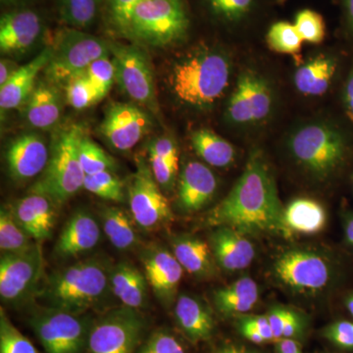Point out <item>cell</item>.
<instances>
[{"label":"cell","instance_id":"obj_1","mask_svg":"<svg viewBox=\"0 0 353 353\" xmlns=\"http://www.w3.org/2000/svg\"><path fill=\"white\" fill-rule=\"evenodd\" d=\"M275 179L263 153L253 150L243 175L208 216L212 226L246 234L287 233Z\"/></svg>","mask_w":353,"mask_h":353},{"label":"cell","instance_id":"obj_2","mask_svg":"<svg viewBox=\"0 0 353 353\" xmlns=\"http://www.w3.org/2000/svg\"><path fill=\"white\" fill-rule=\"evenodd\" d=\"M231 61L224 51L201 46L172 67L169 83L179 101L205 110L219 101L229 87Z\"/></svg>","mask_w":353,"mask_h":353},{"label":"cell","instance_id":"obj_3","mask_svg":"<svg viewBox=\"0 0 353 353\" xmlns=\"http://www.w3.org/2000/svg\"><path fill=\"white\" fill-rule=\"evenodd\" d=\"M110 273L101 260L79 261L53 273L39 290L38 297L50 307L83 314L108 297Z\"/></svg>","mask_w":353,"mask_h":353},{"label":"cell","instance_id":"obj_4","mask_svg":"<svg viewBox=\"0 0 353 353\" xmlns=\"http://www.w3.org/2000/svg\"><path fill=\"white\" fill-rule=\"evenodd\" d=\"M85 134V128L80 124H69L55 132L50 159L31 188L32 194H44L60 206L83 189L85 174L79 157V145Z\"/></svg>","mask_w":353,"mask_h":353},{"label":"cell","instance_id":"obj_5","mask_svg":"<svg viewBox=\"0 0 353 353\" xmlns=\"http://www.w3.org/2000/svg\"><path fill=\"white\" fill-rule=\"evenodd\" d=\"M189 27L183 0H143L132 11L123 37L164 48L183 41Z\"/></svg>","mask_w":353,"mask_h":353},{"label":"cell","instance_id":"obj_6","mask_svg":"<svg viewBox=\"0 0 353 353\" xmlns=\"http://www.w3.org/2000/svg\"><path fill=\"white\" fill-rule=\"evenodd\" d=\"M290 154L304 170L319 180L333 176L347 157L345 137L325 123H310L290 136Z\"/></svg>","mask_w":353,"mask_h":353},{"label":"cell","instance_id":"obj_7","mask_svg":"<svg viewBox=\"0 0 353 353\" xmlns=\"http://www.w3.org/2000/svg\"><path fill=\"white\" fill-rule=\"evenodd\" d=\"M50 48L51 57L44 75L58 87H66L95 60L111 55L109 41L69 27L57 32Z\"/></svg>","mask_w":353,"mask_h":353},{"label":"cell","instance_id":"obj_8","mask_svg":"<svg viewBox=\"0 0 353 353\" xmlns=\"http://www.w3.org/2000/svg\"><path fill=\"white\" fill-rule=\"evenodd\" d=\"M30 324L46 353H87L92 324L82 314L48 306L34 311Z\"/></svg>","mask_w":353,"mask_h":353},{"label":"cell","instance_id":"obj_9","mask_svg":"<svg viewBox=\"0 0 353 353\" xmlns=\"http://www.w3.org/2000/svg\"><path fill=\"white\" fill-rule=\"evenodd\" d=\"M146 322L137 309L123 306L92 323L87 353H134L143 339Z\"/></svg>","mask_w":353,"mask_h":353},{"label":"cell","instance_id":"obj_10","mask_svg":"<svg viewBox=\"0 0 353 353\" xmlns=\"http://www.w3.org/2000/svg\"><path fill=\"white\" fill-rule=\"evenodd\" d=\"M130 210L134 223L145 231H154L173 220L168 199L143 158L137 159V169L128 185Z\"/></svg>","mask_w":353,"mask_h":353},{"label":"cell","instance_id":"obj_11","mask_svg":"<svg viewBox=\"0 0 353 353\" xmlns=\"http://www.w3.org/2000/svg\"><path fill=\"white\" fill-rule=\"evenodd\" d=\"M115 81L132 101L157 112V90L150 61L137 46L109 41Z\"/></svg>","mask_w":353,"mask_h":353},{"label":"cell","instance_id":"obj_12","mask_svg":"<svg viewBox=\"0 0 353 353\" xmlns=\"http://www.w3.org/2000/svg\"><path fill=\"white\" fill-rule=\"evenodd\" d=\"M275 278L296 292H318L329 285L332 266L329 260L313 250L294 248L283 252L273 265Z\"/></svg>","mask_w":353,"mask_h":353},{"label":"cell","instance_id":"obj_13","mask_svg":"<svg viewBox=\"0 0 353 353\" xmlns=\"http://www.w3.org/2000/svg\"><path fill=\"white\" fill-rule=\"evenodd\" d=\"M44 273L41 243L27 252L1 254L0 296L6 303H21L38 290Z\"/></svg>","mask_w":353,"mask_h":353},{"label":"cell","instance_id":"obj_14","mask_svg":"<svg viewBox=\"0 0 353 353\" xmlns=\"http://www.w3.org/2000/svg\"><path fill=\"white\" fill-rule=\"evenodd\" d=\"M274 97L270 83L252 70L239 76L236 88L229 99L226 117L238 126L263 122L273 110Z\"/></svg>","mask_w":353,"mask_h":353},{"label":"cell","instance_id":"obj_15","mask_svg":"<svg viewBox=\"0 0 353 353\" xmlns=\"http://www.w3.org/2000/svg\"><path fill=\"white\" fill-rule=\"evenodd\" d=\"M152 126L148 114L132 103H113L108 108L99 132L118 152H129Z\"/></svg>","mask_w":353,"mask_h":353},{"label":"cell","instance_id":"obj_16","mask_svg":"<svg viewBox=\"0 0 353 353\" xmlns=\"http://www.w3.org/2000/svg\"><path fill=\"white\" fill-rule=\"evenodd\" d=\"M141 262L150 289L160 303L171 306L175 301L183 271L175 255L162 246L152 245L143 250Z\"/></svg>","mask_w":353,"mask_h":353},{"label":"cell","instance_id":"obj_17","mask_svg":"<svg viewBox=\"0 0 353 353\" xmlns=\"http://www.w3.org/2000/svg\"><path fill=\"white\" fill-rule=\"evenodd\" d=\"M41 16L31 9H15L0 19V50L19 53L29 50L43 34Z\"/></svg>","mask_w":353,"mask_h":353},{"label":"cell","instance_id":"obj_18","mask_svg":"<svg viewBox=\"0 0 353 353\" xmlns=\"http://www.w3.org/2000/svg\"><path fill=\"white\" fill-rule=\"evenodd\" d=\"M50 152L44 139L39 134L18 137L9 145L6 162L14 180L25 182L41 175L48 165Z\"/></svg>","mask_w":353,"mask_h":353},{"label":"cell","instance_id":"obj_19","mask_svg":"<svg viewBox=\"0 0 353 353\" xmlns=\"http://www.w3.org/2000/svg\"><path fill=\"white\" fill-rule=\"evenodd\" d=\"M218 181L206 165L190 161L181 172L178 187V206L183 213H194L212 201Z\"/></svg>","mask_w":353,"mask_h":353},{"label":"cell","instance_id":"obj_20","mask_svg":"<svg viewBox=\"0 0 353 353\" xmlns=\"http://www.w3.org/2000/svg\"><path fill=\"white\" fill-rule=\"evenodd\" d=\"M57 204L50 197L32 194L20 199L11 208L16 220L28 234L41 243L53 233L57 218Z\"/></svg>","mask_w":353,"mask_h":353},{"label":"cell","instance_id":"obj_21","mask_svg":"<svg viewBox=\"0 0 353 353\" xmlns=\"http://www.w3.org/2000/svg\"><path fill=\"white\" fill-rule=\"evenodd\" d=\"M211 250L216 263L229 272L243 270L255 259L254 245L246 234L232 229L220 226L211 234Z\"/></svg>","mask_w":353,"mask_h":353},{"label":"cell","instance_id":"obj_22","mask_svg":"<svg viewBox=\"0 0 353 353\" xmlns=\"http://www.w3.org/2000/svg\"><path fill=\"white\" fill-rule=\"evenodd\" d=\"M101 236V228L94 216L79 211L65 224L54 252L61 259L78 257L94 250L99 245Z\"/></svg>","mask_w":353,"mask_h":353},{"label":"cell","instance_id":"obj_23","mask_svg":"<svg viewBox=\"0 0 353 353\" xmlns=\"http://www.w3.org/2000/svg\"><path fill=\"white\" fill-rule=\"evenodd\" d=\"M62 110L63 101L59 87L46 79L39 81L26 102L25 115L29 124L36 129H50L61 118Z\"/></svg>","mask_w":353,"mask_h":353},{"label":"cell","instance_id":"obj_24","mask_svg":"<svg viewBox=\"0 0 353 353\" xmlns=\"http://www.w3.org/2000/svg\"><path fill=\"white\" fill-rule=\"evenodd\" d=\"M51 57V48H46L29 63L23 65L4 87L0 88V108L11 110L25 104L37 85L39 73Z\"/></svg>","mask_w":353,"mask_h":353},{"label":"cell","instance_id":"obj_25","mask_svg":"<svg viewBox=\"0 0 353 353\" xmlns=\"http://www.w3.org/2000/svg\"><path fill=\"white\" fill-rule=\"evenodd\" d=\"M171 245L179 263L190 275L199 279L214 275L216 261L208 243L196 236L180 234L172 239Z\"/></svg>","mask_w":353,"mask_h":353},{"label":"cell","instance_id":"obj_26","mask_svg":"<svg viewBox=\"0 0 353 353\" xmlns=\"http://www.w3.org/2000/svg\"><path fill=\"white\" fill-rule=\"evenodd\" d=\"M174 314L176 325L192 343L208 341L214 332L210 309L196 297L182 294L176 301Z\"/></svg>","mask_w":353,"mask_h":353},{"label":"cell","instance_id":"obj_27","mask_svg":"<svg viewBox=\"0 0 353 353\" xmlns=\"http://www.w3.org/2000/svg\"><path fill=\"white\" fill-rule=\"evenodd\" d=\"M111 292L123 305L132 309L145 307L148 285L145 274L128 262L116 265L110 273Z\"/></svg>","mask_w":353,"mask_h":353},{"label":"cell","instance_id":"obj_28","mask_svg":"<svg viewBox=\"0 0 353 353\" xmlns=\"http://www.w3.org/2000/svg\"><path fill=\"white\" fill-rule=\"evenodd\" d=\"M338 69V62L326 54L316 55L296 70L294 83L305 97H321L328 92Z\"/></svg>","mask_w":353,"mask_h":353},{"label":"cell","instance_id":"obj_29","mask_svg":"<svg viewBox=\"0 0 353 353\" xmlns=\"http://www.w3.org/2000/svg\"><path fill=\"white\" fill-rule=\"evenodd\" d=\"M259 299L257 283L250 277L240 278L226 287L216 290L213 301L225 316L240 315L252 310Z\"/></svg>","mask_w":353,"mask_h":353},{"label":"cell","instance_id":"obj_30","mask_svg":"<svg viewBox=\"0 0 353 353\" xmlns=\"http://www.w3.org/2000/svg\"><path fill=\"white\" fill-rule=\"evenodd\" d=\"M287 231L304 234L319 233L327 223V214L319 202L309 199H297L290 202L284 211Z\"/></svg>","mask_w":353,"mask_h":353},{"label":"cell","instance_id":"obj_31","mask_svg":"<svg viewBox=\"0 0 353 353\" xmlns=\"http://www.w3.org/2000/svg\"><path fill=\"white\" fill-rule=\"evenodd\" d=\"M190 143L196 154L210 166L226 168L236 159L234 146L211 130H196L190 136Z\"/></svg>","mask_w":353,"mask_h":353},{"label":"cell","instance_id":"obj_32","mask_svg":"<svg viewBox=\"0 0 353 353\" xmlns=\"http://www.w3.org/2000/svg\"><path fill=\"white\" fill-rule=\"evenodd\" d=\"M101 223L109 241L118 250H132L139 245V234L134 227L137 224L124 209L104 208L101 212Z\"/></svg>","mask_w":353,"mask_h":353},{"label":"cell","instance_id":"obj_33","mask_svg":"<svg viewBox=\"0 0 353 353\" xmlns=\"http://www.w3.org/2000/svg\"><path fill=\"white\" fill-rule=\"evenodd\" d=\"M104 0H60L59 17L67 27L85 30L94 24Z\"/></svg>","mask_w":353,"mask_h":353},{"label":"cell","instance_id":"obj_34","mask_svg":"<svg viewBox=\"0 0 353 353\" xmlns=\"http://www.w3.org/2000/svg\"><path fill=\"white\" fill-rule=\"evenodd\" d=\"M27 232L20 226L11 208L0 211V250L1 254H15L31 250L37 245Z\"/></svg>","mask_w":353,"mask_h":353},{"label":"cell","instance_id":"obj_35","mask_svg":"<svg viewBox=\"0 0 353 353\" xmlns=\"http://www.w3.org/2000/svg\"><path fill=\"white\" fill-rule=\"evenodd\" d=\"M266 41L271 50L290 55L297 54L303 43L296 26L285 21H280L271 26L267 32Z\"/></svg>","mask_w":353,"mask_h":353},{"label":"cell","instance_id":"obj_36","mask_svg":"<svg viewBox=\"0 0 353 353\" xmlns=\"http://www.w3.org/2000/svg\"><path fill=\"white\" fill-rule=\"evenodd\" d=\"M79 157L85 175H94L104 171H113L116 161L112 157L104 152L87 134L81 139L79 145Z\"/></svg>","mask_w":353,"mask_h":353},{"label":"cell","instance_id":"obj_37","mask_svg":"<svg viewBox=\"0 0 353 353\" xmlns=\"http://www.w3.org/2000/svg\"><path fill=\"white\" fill-rule=\"evenodd\" d=\"M266 316L273 330L275 341L296 338L303 333V316L292 309L276 306L271 308Z\"/></svg>","mask_w":353,"mask_h":353},{"label":"cell","instance_id":"obj_38","mask_svg":"<svg viewBox=\"0 0 353 353\" xmlns=\"http://www.w3.org/2000/svg\"><path fill=\"white\" fill-rule=\"evenodd\" d=\"M83 189L106 201H125L124 183L112 171L85 175Z\"/></svg>","mask_w":353,"mask_h":353},{"label":"cell","instance_id":"obj_39","mask_svg":"<svg viewBox=\"0 0 353 353\" xmlns=\"http://www.w3.org/2000/svg\"><path fill=\"white\" fill-rule=\"evenodd\" d=\"M0 353H39L32 341L21 333L0 309Z\"/></svg>","mask_w":353,"mask_h":353},{"label":"cell","instance_id":"obj_40","mask_svg":"<svg viewBox=\"0 0 353 353\" xmlns=\"http://www.w3.org/2000/svg\"><path fill=\"white\" fill-rule=\"evenodd\" d=\"M65 90L67 101L72 108L78 110L90 108L102 99L85 73L72 79L65 87Z\"/></svg>","mask_w":353,"mask_h":353},{"label":"cell","instance_id":"obj_41","mask_svg":"<svg viewBox=\"0 0 353 353\" xmlns=\"http://www.w3.org/2000/svg\"><path fill=\"white\" fill-rule=\"evenodd\" d=\"M294 26L303 41L320 43L326 36V25L319 13L310 9H304L296 14Z\"/></svg>","mask_w":353,"mask_h":353},{"label":"cell","instance_id":"obj_42","mask_svg":"<svg viewBox=\"0 0 353 353\" xmlns=\"http://www.w3.org/2000/svg\"><path fill=\"white\" fill-rule=\"evenodd\" d=\"M110 57L95 60L85 72V76L101 95V99L108 95L113 83L115 82V68Z\"/></svg>","mask_w":353,"mask_h":353},{"label":"cell","instance_id":"obj_43","mask_svg":"<svg viewBox=\"0 0 353 353\" xmlns=\"http://www.w3.org/2000/svg\"><path fill=\"white\" fill-rule=\"evenodd\" d=\"M143 0H104L103 11L114 32L124 36L131 14Z\"/></svg>","mask_w":353,"mask_h":353},{"label":"cell","instance_id":"obj_44","mask_svg":"<svg viewBox=\"0 0 353 353\" xmlns=\"http://www.w3.org/2000/svg\"><path fill=\"white\" fill-rule=\"evenodd\" d=\"M211 12L226 22H239L250 12L253 0H206Z\"/></svg>","mask_w":353,"mask_h":353},{"label":"cell","instance_id":"obj_45","mask_svg":"<svg viewBox=\"0 0 353 353\" xmlns=\"http://www.w3.org/2000/svg\"><path fill=\"white\" fill-rule=\"evenodd\" d=\"M138 353H185L180 341L173 334L164 330L150 334L148 341L141 345Z\"/></svg>","mask_w":353,"mask_h":353},{"label":"cell","instance_id":"obj_46","mask_svg":"<svg viewBox=\"0 0 353 353\" xmlns=\"http://www.w3.org/2000/svg\"><path fill=\"white\" fill-rule=\"evenodd\" d=\"M148 163L160 188L170 190L175 183L179 165L172 163L152 152H148Z\"/></svg>","mask_w":353,"mask_h":353},{"label":"cell","instance_id":"obj_47","mask_svg":"<svg viewBox=\"0 0 353 353\" xmlns=\"http://www.w3.org/2000/svg\"><path fill=\"white\" fill-rule=\"evenodd\" d=\"M323 334L336 347L353 350V323L345 320L334 322L324 330Z\"/></svg>","mask_w":353,"mask_h":353},{"label":"cell","instance_id":"obj_48","mask_svg":"<svg viewBox=\"0 0 353 353\" xmlns=\"http://www.w3.org/2000/svg\"><path fill=\"white\" fill-rule=\"evenodd\" d=\"M148 152H154L158 157L179 165V150L175 141L168 136L153 139L148 145Z\"/></svg>","mask_w":353,"mask_h":353},{"label":"cell","instance_id":"obj_49","mask_svg":"<svg viewBox=\"0 0 353 353\" xmlns=\"http://www.w3.org/2000/svg\"><path fill=\"white\" fill-rule=\"evenodd\" d=\"M241 321L245 323L248 326L252 327L263 336L266 341H275L274 338L273 330L271 328L270 323L266 315L252 316V317L241 318Z\"/></svg>","mask_w":353,"mask_h":353},{"label":"cell","instance_id":"obj_50","mask_svg":"<svg viewBox=\"0 0 353 353\" xmlns=\"http://www.w3.org/2000/svg\"><path fill=\"white\" fill-rule=\"evenodd\" d=\"M343 103L348 119L353 123V68L348 74L343 92Z\"/></svg>","mask_w":353,"mask_h":353},{"label":"cell","instance_id":"obj_51","mask_svg":"<svg viewBox=\"0 0 353 353\" xmlns=\"http://www.w3.org/2000/svg\"><path fill=\"white\" fill-rule=\"evenodd\" d=\"M20 67L11 60H1L0 62V88L4 87L10 81Z\"/></svg>","mask_w":353,"mask_h":353},{"label":"cell","instance_id":"obj_52","mask_svg":"<svg viewBox=\"0 0 353 353\" xmlns=\"http://www.w3.org/2000/svg\"><path fill=\"white\" fill-rule=\"evenodd\" d=\"M238 325L241 334L245 336L246 340L252 341L253 343H267L266 340L263 338V336H262L259 332H257L256 330L253 329L252 327L248 326V325L241 321V320H239Z\"/></svg>","mask_w":353,"mask_h":353},{"label":"cell","instance_id":"obj_53","mask_svg":"<svg viewBox=\"0 0 353 353\" xmlns=\"http://www.w3.org/2000/svg\"><path fill=\"white\" fill-rule=\"evenodd\" d=\"M277 353H303L299 343L294 339L276 341Z\"/></svg>","mask_w":353,"mask_h":353},{"label":"cell","instance_id":"obj_54","mask_svg":"<svg viewBox=\"0 0 353 353\" xmlns=\"http://www.w3.org/2000/svg\"><path fill=\"white\" fill-rule=\"evenodd\" d=\"M345 8L348 25L353 34V0H345Z\"/></svg>","mask_w":353,"mask_h":353},{"label":"cell","instance_id":"obj_55","mask_svg":"<svg viewBox=\"0 0 353 353\" xmlns=\"http://www.w3.org/2000/svg\"><path fill=\"white\" fill-rule=\"evenodd\" d=\"M214 353H252L243 348L236 347V345H225V347L216 350Z\"/></svg>","mask_w":353,"mask_h":353},{"label":"cell","instance_id":"obj_56","mask_svg":"<svg viewBox=\"0 0 353 353\" xmlns=\"http://www.w3.org/2000/svg\"><path fill=\"white\" fill-rule=\"evenodd\" d=\"M345 239L347 243L353 246V215L347 220L345 225Z\"/></svg>","mask_w":353,"mask_h":353},{"label":"cell","instance_id":"obj_57","mask_svg":"<svg viewBox=\"0 0 353 353\" xmlns=\"http://www.w3.org/2000/svg\"><path fill=\"white\" fill-rule=\"evenodd\" d=\"M347 307L348 309V311H350V314H352L353 317V294H352V296H350L347 299Z\"/></svg>","mask_w":353,"mask_h":353},{"label":"cell","instance_id":"obj_58","mask_svg":"<svg viewBox=\"0 0 353 353\" xmlns=\"http://www.w3.org/2000/svg\"><path fill=\"white\" fill-rule=\"evenodd\" d=\"M279 2H284L285 0H278Z\"/></svg>","mask_w":353,"mask_h":353},{"label":"cell","instance_id":"obj_59","mask_svg":"<svg viewBox=\"0 0 353 353\" xmlns=\"http://www.w3.org/2000/svg\"><path fill=\"white\" fill-rule=\"evenodd\" d=\"M2 1H6V0H2Z\"/></svg>","mask_w":353,"mask_h":353},{"label":"cell","instance_id":"obj_60","mask_svg":"<svg viewBox=\"0 0 353 353\" xmlns=\"http://www.w3.org/2000/svg\"><path fill=\"white\" fill-rule=\"evenodd\" d=\"M352 181H353V176H352Z\"/></svg>","mask_w":353,"mask_h":353}]
</instances>
